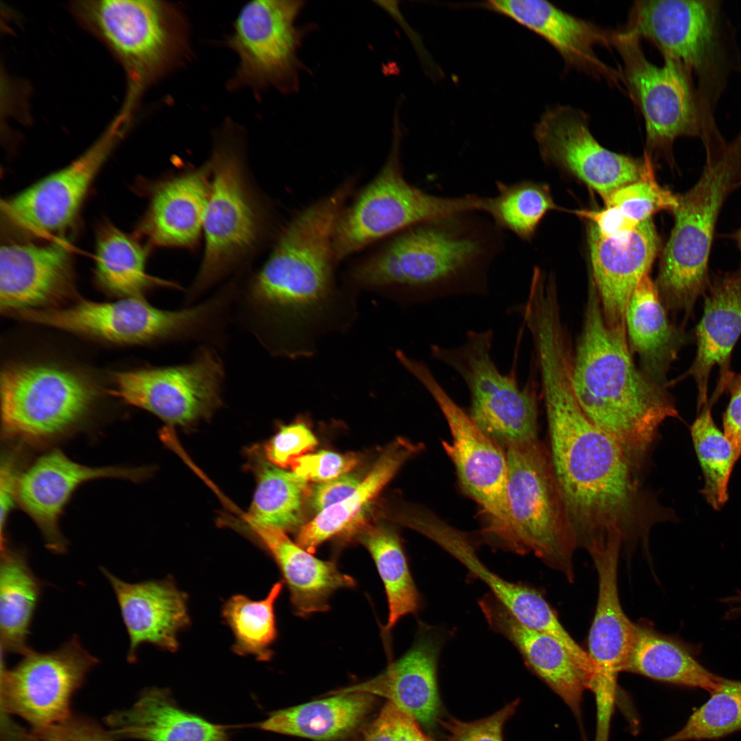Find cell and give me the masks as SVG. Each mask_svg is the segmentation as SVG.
<instances>
[{"instance_id":"cell-1","label":"cell","mask_w":741,"mask_h":741,"mask_svg":"<svg viewBox=\"0 0 741 741\" xmlns=\"http://www.w3.org/2000/svg\"><path fill=\"white\" fill-rule=\"evenodd\" d=\"M557 487L578 543L625 540L644 530L648 504L621 446L586 416L576 397L573 360L563 351L538 361Z\"/></svg>"},{"instance_id":"cell-2","label":"cell","mask_w":741,"mask_h":741,"mask_svg":"<svg viewBox=\"0 0 741 741\" xmlns=\"http://www.w3.org/2000/svg\"><path fill=\"white\" fill-rule=\"evenodd\" d=\"M482 214L460 212L405 228L355 261L347 280L352 286L405 303L484 294L504 237Z\"/></svg>"},{"instance_id":"cell-3","label":"cell","mask_w":741,"mask_h":741,"mask_svg":"<svg viewBox=\"0 0 741 741\" xmlns=\"http://www.w3.org/2000/svg\"><path fill=\"white\" fill-rule=\"evenodd\" d=\"M572 382L584 413L621 446L635 468L664 421L679 416L666 386L635 365L626 332L606 323L591 281L574 351Z\"/></svg>"},{"instance_id":"cell-4","label":"cell","mask_w":741,"mask_h":741,"mask_svg":"<svg viewBox=\"0 0 741 741\" xmlns=\"http://www.w3.org/2000/svg\"><path fill=\"white\" fill-rule=\"evenodd\" d=\"M706 161L697 182L678 195L674 226L663 250L655 285L668 312L693 314L710 283L709 259L716 222L741 179V133L730 143L705 141Z\"/></svg>"},{"instance_id":"cell-5","label":"cell","mask_w":741,"mask_h":741,"mask_svg":"<svg viewBox=\"0 0 741 741\" xmlns=\"http://www.w3.org/2000/svg\"><path fill=\"white\" fill-rule=\"evenodd\" d=\"M69 10L124 68L128 89L123 107L130 111L143 91L186 55V23L181 12L165 1H76Z\"/></svg>"},{"instance_id":"cell-6","label":"cell","mask_w":741,"mask_h":741,"mask_svg":"<svg viewBox=\"0 0 741 741\" xmlns=\"http://www.w3.org/2000/svg\"><path fill=\"white\" fill-rule=\"evenodd\" d=\"M208 163L211 184L202 223L204 250L187 294L188 304L250 255L268 225V213L247 176L239 144L224 137Z\"/></svg>"},{"instance_id":"cell-7","label":"cell","mask_w":741,"mask_h":741,"mask_svg":"<svg viewBox=\"0 0 741 741\" xmlns=\"http://www.w3.org/2000/svg\"><path fill=\"white\" fill-rule=\"evenodd\" d=\"M395 129L384 165L353 196L338 219L333 237L338 263L415 224L460 212H482L484 196H437L410 183L401 165V132L397 126Z\"/></svg>"},{"instance_id":"cell-8","label":"cell","mask_w":741,"mask_h":741,"mask_svg":"<svg viewBox=\"0 0 741 741\" xmlns=\"http://www.w3.org/2000/svg\"><path fill=\"white\" fill-rule=\"evenodd\" d=\"M402 366L424 386L440 410L451 436V441L444 440L442 445L455 467L462 489L481 508L486 520V534L513 552L505 450L475 423L425 363L407 356Z\"/></svg>"},{"instance_id":"cell-9","label":"cell","mask_w":741,"mask_h":741,"mask_svg":"<svg viewBox=\"0 0 741 741\" xmlns=\"http://www.w3.org/2000/svg\"><path fill=\"white\" fill-rule=\"evenodd\" d=\"M505 451L514 552H532L572 580V554L578 542L565 513L549 452L539 440L510 445Z\"/></svg>"},{"instance_id":"cell-10","label":"cell","mask_w":741,"mask_h":741,"mask_svg":"<svg viewBox=\"0 0 741 741\" xmlns=\"http://www.w3.org/2000/svg\"><path fill=\"white\" fill-rule=\"evenodd\" d=\"M34 323L119 344L206 340L215 325L206 302L178 310L158 309L143 296L113 302L82 301L67 307L18 313Z\"/></svg>"},{"instance_id":"cell-11","label":"cell","mask_w":741,"mask_h":741,"mask_svg":"<svg viewBox=\"0 0 741 741\" xmlns=\"http://www.w3.org/2000/svg\"><path fill=\"white\" fill-rule=\"evenodd\" d=\"M491 330L470 331L454 347L433 345L431 355L464 381L471 399L469 416L502 447L538 440V398L532 384L519 386L501 373L491 357Z\"/></svg>"},{"instance_id":"cell-12","label":"cell","mask_w":741,"mask_h":741,"mask_svg":"<svg viewBox=\"0 0 741 741\" xmlns=\"http://www.w3.org/2000/svg\"><path fill=\"white\" fill-rule=\"evenodd\" d=\"M95 397L93 386L71 370L45 364H15L1 373L5 433L30 441L58 436L80 422Z\"/></svg>"},{"instance_id":"cell-13","label":"cell","mask_w":741,"mask_h":741,"mask_svg":"<svg viewBox=\"0 0 741 741\" xmlns=\"http://www.w3.org/2000/svg\"><path fill=\"white\" fill-rule=\"evenodd\" d=\"M112 393L165 423L189 425L210 417L222 404L225 372L214 349L203 346L187 363L121 371Z\"/></svg>"},{"instance_id":"cell-14","label":"cell","mask_w":741,"mask_h":741,"mask_svg":"<svg viewBox=\"0 0 741 741\" xmlns=\"http://www.w3.org/2000/svg\"><path fill=\"white\" fill-rule=\"evenodd\" d=\"M13 668L1 665V709L16 715L33 729L60 722L68 717L71 698L98 663L74 635L48 652L32 649Z\"/></svg>"},{"instance_id":"cell-15","label":"cell","mask_w":741,"mask_h":741,"mask_svg":"<svg viewBox=\"0 0 741 741\" xmlns=\"http://www.w3.org/2000/svg\"><path fill=\"white\" fill-rule=\"evenodd\" d=\"M613 46L622 57V77L644 119L647 154L669 152L677 138L698 134L697 107L687 71L668 58L661 66L652 64L646 58L639 38L625 30L613 33Z\"/></svg>"},{"instance_id":"cell-16","label":"cell","mask_w":741,"mask_h":741,"mask_svg":"<svg viewBox=\"0 0 741 741\" xmlns=\"http://www.w3.org/2000/svg\"><path fill=\"white\" fill-rule=\"evenodd\" d=\"M303 6L300 1L257 0L243 7L227 39L239 58L231 88L295 87L301 34L296 21Z\"/></svg>"},{"instance_id":"cell-17","label":"cell","mask_w":741,"mask_h":741,"mask_svg":"<svg viewBox=\"0 0 741 741\" xmlns=\"http://www.w3.org/2000/svg\"><path fill=\"white\" fill-rule=\"evenodd\" d=\"M120 112L102 134L78 158L3 203L7 225L23 233L65 230L75 220L97 174L128 127Z\"/></svg>"},{"instance_id":"cell-18","label":"cell","mask_w":741,"mask_h":741,"mask_svg":"<svg viewBox=\"0 0 741 741\" xmlns=\"http://www.w3.org/2000/svg\"><path fill=\"white\" fill-rule=\"evenodd\" d=\"M587 115L568 106L547 109L534 137L542 159L569 172L604 200L619 187L640 180L652 169L651 156L635 158L612 152L591 134Z\"/></svg>"},{"instance_id":"cell-19","label":"cell","mask_w":741,"mask_h":741,"mask_svg":"<svg viewBox=\"0 0 741 741\" xmlns=\"http://www.w3.org/2000/svg\"><path fill=\"white\" fill-rule=\"evenodd\" d=\"M701 319L695 329L696 354L689 370L696 384L698 412L724 393L733 349L741 335V270L711 278Z\"/></svg>"},{"instance_id":"cell-20","label":"cell","mask_w":741,"mask_h":741,"mask_svg":"<svg viewBox=\"0 0 741 741\" xmlns=\"http://www.w3.org/2000/svg\"><path fill=\"white\" fill-rule=\"evenodd\" d=\"M143 473L138 469L84 466L56 449L37 458L21 474L16 499L38 527L47 548L61 554L66 551L67 543L60 530L59 519L80 485L104 478L135 480Z\"/></svg>"},{"instance_id":"cell-21","label":"cell","mask_w":741,"mask_h":741,"mask_svg":"<svg viewBox=\"0 0 741 741\" xmlns=\"http://www.w3.org/2000/svg\"><path fill=\"white\" fill-rule=\"evenodd\" d=\"M408 527L421 532L460 561L483 582L491 594L524 626L550 635L569 651L576 642L563 627L549 604L534 589L508 581L491 571L478 558L466 534L451 526L435 514L416 510Z\"/></svg>"},{"instance_id":"cell-22","label":"cell","mask_w":741,"mask_h":741,"mask_svg":"<svg viewBox=\"0 0 741 741\" xmlns=\"http://www.w3.org/2000/svg\"><path fill=\"white\" fill-rule=\"evenodd\" d=\"M73 287L71 253L62 241L47 244L10 243L0 250V307L19 313L49 306Z\"/></svg>"},{"instance_id":"cell-23","label":"cell","mask_w":741,"mask_h":741,"mask_svg":"<svg viewBox=\"0 0 741 741\" xmlns=\"http://www.w3.org/2000/svg\"><path fill=\"white\" fill-rule=\"evenodd\" d=\"M716 8L706 1H637L625 30L650 40L687 71L698 70L714 46Z\"/></svg>"},{"instance_id":"cell-24","label":"cell","mask_w":741,"mask_h":741,"mask_svg":"<svg viewBox=\"0 0 741 741\" xmlns=\"http://www.w3.org/2000/svg\"><path fill=\"white\" fill-rule=\"evenodd\" d=\"M593 283L607 325L626 332V316L632 294L649 274L660 246L651 219L639 224L629 242L620 244L600 235L590 224L588 230Z\"/></svg>"},{"instance_id":"cell-25","label":"cell","mask_w":741,"mask_h":741,"mask_svg":"<svg viewBox=\"0 0 741 741\" xmlns=\"http://www.w3.org/2000/svg\"><path fill=\"white\" fill-rule=\"evenodd\" d=\"M442 645L438 631L422 626L412 647L379 675L329 694L358 692L384 697L431 728L440 718L437 664Z\"/></svg>"},{"instance_id":"cell-26","label":"cell","mask_w":741,"mask_h":741,"mask_svg":"<svg viewBox=\"0 0 741 741\" xmlns=\"http://www.w3.org/2000/svg\"><path fill=\"white\" fill-rule=\"evenodd\" d=\"M101 571L115 592L129 636L128 660H137L138 649L143 644L176 652L178 633L190 624L187 594L169 577L129 583L104 567Z\"/></svg>"},{"instance_id":"cell-27","label":"cell","mask_w":741,"mask_h":741,"mask_svg":"<svg viewBox=\"0 0 741 741\" xmlns=\"http://www.w3.org/2000/svg\"><path fill=\"white\" fill-rule=\"evenodd\" d=\"M479 7L510 18L546 40L567 65L618 82V72L603 63L595 47L613 46V34L543 0L486 1Z\"/></svg>"},{"instance_id":"cell-28","label":"cell","mask_w":741,"mask_h":741,"mask_svg":"<svg viewBox=\"0 0 741 741\" xmlns=\"http://www.w3.org/2000/svg\"><path fill=\"white\" fill-rule=\"evenodd\" d=\"M620 540H611L587 549L597 569L598 593L595 615L588 638L589 652L594 666L592 684L617 686L637 634L635 625L624 613L618 589Z\"/></svg>"},{"instance_id":"cell-29","label":"cell","mask_w":741,"mask_h":741,"mask_svg":"<svg viewBox=\"0 0 741 741\" xmlns=\"http://www.w3.org/2000/svg\"><path fill=\"white\" fill-rule=\"evenodd\" d=\"M490 626L508 639L527 666L568 706L583 729L582 702L591 679L565 647L546 633L520 623L491 593L479 601Z\"/></svg>"},{"instance_id":"cell-30","label":"cell","mask_w":741,"mask_h":741,"mask_svg":"<svg viewBox=\"0 0 741 741\" xmlns=\"http://www.w3.org/2000/svg\"><path fill=\"white\" fill-rule=\"evenodd\" d=\"M211 184L209 163L156 183L139 226L154 246L191 248L202 233Z\"/></svg>"},{"instance_id":"cell-31","label":"cell","mask_w":741,"mask_h":741,"mask_svg":"<svg viewBox=\"0 0 741 741\" xmlns=\"http://www.w3.org/2000/svg\"><path fill=\"white\" fill-rule=\"evenodd\" d=\"M105 722L115 739L142 741H231L224 726L181 709L166 688L148 687L131 707Z\"/></svg>"},{"instance_id":"cell-32","label":"cell","mask_w":741,"mask_h":741,"mask_svg":"<svg viewBox=\"0 0 741 741\" xmlns=\"http://www.w3.org/2000/svg\"><path fill=\"white\" fill-rule=\"evenodd\" d=\"M250 528L277 564L297 615L329 610L333 593L355 586L354 578L340 572L334 561L315 557L291 541L283 530L268 526Z\"/></svg>"},{"instance_id":"cell-33","label":"cell","mask_w":741,"mask_h":741,"mask_svg":"<svg viewBox=\"0 0 741 741\" xmlns=\"http://www.w3.org/2000/svg\"><path fill=\"white\" fill-rule=\"evenodd\" d=\"M626 328L630 349L639 357L642 371L654 381L667 386L668 371L691 337L671 322L649 274L632 294Z\"/></svg>"},{"instance_id":"cell-34","label":"cell","mask_w":741,"mask_h":741,"mask_svg":"<svg viewBox=\"0 0 741 741\" xmlns=\"http://www.w3.org/2000/svg\"><path fill=\"white\" fill-rule=\"evenodd\" d=\"M421 449V445L403 438L394 440L349 497L299 528L296 543L314 554L323 542L351 528L400 467Z\"/></svg>"},{"instance_id":"cell-35","label":"cell","mask_w":741,"mask_h":741,"mask_svg":"<svg viewBox=\"0 0 741 741\" xmlns=\"http://www.w3.org/2000/svg\"><path fill=\"white\" fill-rule=\"evenodd\" d=\"M332 696L279 709L256 725L261 730L316 741H331L346 736L370 709L373 697L366 693Z\"/></svg>"},{"instance_id":"cell-36","label":"cell","mask_w":741,"mask_h":741,"mask_svg":"<svg viewBox=\"0 0 741 741\" xmlns=\"http://www.w3.org/2000/svg\"><path fill=\"white\" fill-rule=\"evenodd\" d=\"M623 671L709 694L722 679L705 668L690 647L639 626Z\"/></svg>"},{"instance_id":"cell-37","label":"cell","mask_w":741,"mask_h":741,"mask_svg":"<svg viewBox=\"0 0 741 741\" xmlns=\"http://www.w3.org/2000/svg\"><path fill=\"white\" fill-rule=\"evenodd\" d=\"M1 552V651L24 655L31 650L27 638L42 583L31 570L23 551L5 546Z\"/></svg>"},{"instance_id":"cell-38","label":"cell","mask_w":741,"mask_h":741,"mask_svg":"<svg viewBox=\"0 0 741 741\" xmlns=\"http://www.w3.org/2000/svg\"><path fill=\"white\" fill-rule=\"evenodd\" d=\"M147 251L134 237L110 223L97 235L95 275L101 287L126 297L143 296L154 286L179 289L176 283L155 279L145 272Z\"/></svg>"},{"instance_id":"cell-39","label":"cell","mask_w":741,"mask_h":741,"mask_svg":"<svg viewBox=\"0 0 741 741\" xmlns=\"http://www.w3.org/2000/svg\"><path fill=\"white\" fill-rule=\"evenodd\" d=\"M358 539L370 554L384 583L388 604L384 637L404 615L415 613L421 598L411 575L397 534L381 525L370 526L359 533Z\"/></svg>"},{"instance_id":"cell-40","label":"cell","mask_w":741,"mask_h":741,"mask_svg":"<svg viewBox=\"0 0 741 741\" xmlns=\"http://www.w3.org/2000/svg\"><path fill=\"white\" fill-rule=\"evenodd\" d=\"M307 481L268 463L260 465L252 502L246 515L250 526H268L284 532L302 526Z\"/></svg>"},{"instance_id":"cell-41","label":"cell","mask_w":741,"mask_h":741,"mask_svg":"<svg viewBox=\"0 0 741 741\" xmlns=\"http://www.w3.org/2000/svg\"><path fill=\"white\" fill-rule=\"evenodd\" d=\"M496 188L495 196L484 198L482 213L502 231H508L524 242H531L545 215L559 209L550 187L543 183L497 181Z\"/></svg>"},{"instance_id":"cell-42","label":"cell","mask_w":741,"mask_h":741,"mask_svg":"<svg viewBox=\"0 0 741 741\" xmlns=\"http://www.w3.org/2000/svg\"><path fill=\"white\" fill-rule=\"evenodd\" d=\"M282 589L283 583L277 582L262 600L235 595L224 603L222 615L233 633L235 654L252 655L261 661L272 658L271 648L277 637L274 605Z\"/></svg>"},{"instance_id":"cell-43","label":"cell","mask_w":741,"mask_h":741,"mask_svg":"<svg viewBox=\"0 0 741 741\" xmlns=\"http://www.w3.org/2000/svg\"><path fill=\"white\" fill-rule=\"evenodd\" d=\"M709 403L699 411L690 427L694 447L704 477L703 495L714 509L728 499V485L738 460L733 447L715 423Z\"/></svg>"},{"instance_id":"cell-44","label":"cell","mask_w":741,"mask_h":741,"mask_svg":"<svg viewBox=\"0 0 741 741\" xmlns=\"http://www.w3.org/2000/svg\"><path fill=\"white\" fill-rule=\"evenodd\" d=\"M741 731V680L722 678L675 733L661 741L716 740Z\"/></svg>"},{"instance_id":"cell-45","label":"cell","mask_w":741,"mask_h":741,"mask_svg":"<svg viewBox=\"0 0 741 741\" xmlns=\"http://www.w3.org/2000/svg\"><path fill=\"white\" fill-rule=\"evenodd\" d=\"M606 206L615 207L637 222L651 219L661 211L672 212L678 206V195L656 181L652 171L644 178L623 185L604 200Z\"/></svg>"},{"instance_id":"cell-46","label":"cell","mask_w":741,"mask_h":741,"mask_svg":"<svg viewBox=\"0 0 741 741\" xmlns=\"http://www.w3.org/2000/svg\"><path fill=\"white\" fill-rule=\"evenodd\" d=\"M519 704V699H515L494 714L473 721L439 718L444 741H503V727Z\"/></svg>"},{"instance_id":"cell-47","label":"cell","mask_w":741,"mask_h":741,"mask_svg":"<svg viewBox=\"0 0 741 741\" xmlns=\"http://www.w3.org/2000/svg\"><path fill=\"white\" fill-rule=\"evenodd\" d=\"M316 437L303 422H296L281 427L265 445L268 459L281 467L291 466L293 461L314 449Z\"/></svg>"},{"instance_id":"cell-48","label":"cell","mask_w":741,"mask_h":741,"mask_svg":"<svg viewBox=\"0 0 741 741\" xmlns=\"http://www.w3.org/2000/svg\"><path fill=\"white\" fill-rule=\"evenodd\" d=\"M357 463V457L353 454L322 450L297 458L291 467L294 473L307 481L320 483L345 475Z\"/></svg>"},{"instance_id":"cell-49","label":"cell","mask_w":741,"mask_h":741,"mask_svg":"<svg viewBox=\"0 0 741 741\" xmlns=\"http://www.w3.org/2000/svg\"><path fill=\"white\" fill-rule=\"evenodd\" d=\"M32 733L40 741H115L109 731L96 720L72 714L67 719L46 727L35 728Z\"/></svg>"},{"instance_id":"cell-50","label":"cell","mask_w":741,"mask_h":741,"mask_svg":"<svg viewBox=\"0 0 741 741\" xmlns=\"http://www.w3.org/2000/svg\"><path fill=\"white\" fill-rule=\"evenodd\" d=\"M570 212L591 221L604 237L620 244L629 242L640 224L615 207L606 206L598 210L578 209Z\"/></svg>"},{"instance_id":"cell-51","label":"cell","mask_w":741,"mask_h":741,"mask_svg":"<svg viewBox=\"0 0 741 741\" xmlns=\"http://www.w3.org/2000/svg\"><path fill=\"white\" fill-rule=\"evenodd\" d=\"M723 392L729 393V401L722 416V431L739 459L741 457V374L731 371L725 379Z\"/></svg>"},{"instance_id":"cell-52","label":"cell","mask_w":741,"mask_h":741,"mask_svg":"<svg viewBox=\"0 0 741 741\" xmlns=\"http://www.w3.org/2000/svg\"><path fill=\"white\" fill-rule=\"evenodd\" d=\"M355 475L345 474L336 479L320 482L311 489L310 502L319 513L349 497L360 483Z\"/></svg>"},{"instance_id":"cell-53","label":"cell","mask_w":741,"mask_h":741,"mask_svg":"<svg viewBox=\"0 0 741 741\" xmlns=\"http://www.w3.org/2000/svg\"><path fill=\"white\" fill-rule=\"evenodd\" d=\"M19 473L16 456L6 453L2 456L0 470L1 549L6 545L4 528L8 517L16 499Z\"/></svg>"},{"instance_id":"cell-54","label":"cell","mask_w":741,"mask_h":741,"mask_svg":"<svg viewBox=\"0 0 741 741\" xmlns=\"http://www.w3.org/2000/svg\"><path fill=\"white\" fill-rule=\"evenodd\" d=\"M402 711L388 702L365 731L362 741H399Z\"/></svg>"},{"instance_id":"cell-55","label":"cell","mask_w":741,"mask_h":741,"mask_svg":"<svg viewBox=\"0 0 741 741\" xmlns=\"http://www.w3.org/2000/svg\"><path fill=\"white\" fill-rule=\"evenodd\" d=\"M399 741H434L421 729L418 722L402 711Z\"/></svg>"},{"instance_id":"cell-56","label":"cell","mask_w":741,"mask_h":741,"mask_svg":"<svg viewBox=\"0 0 741 741\" xmlns=\"http://www.w3.org/2000/svg\"><path fill=\"white\" fill-rule=\"evenodd\" d=\"M731 238L735 241V242H736V244L737 245V247H738V248L739 250V252H740V268L739 270H741V228H740L738 230L735 231L731 235Z\"/></svg>"},{"instance_id":"cell-57","label":"cell","mask_w":741,"mask_h":741,"mask_svg":"<svg viewBox=\"0 0 741 741\" xmlns=\"http://www.w3.org/2000/svg\"><path fill=\"white\" fill-rule=\"evenodd\" d=\"M738 187H741V179H740V182H739V185H738Z\"/></svg>"}]
</instances>
